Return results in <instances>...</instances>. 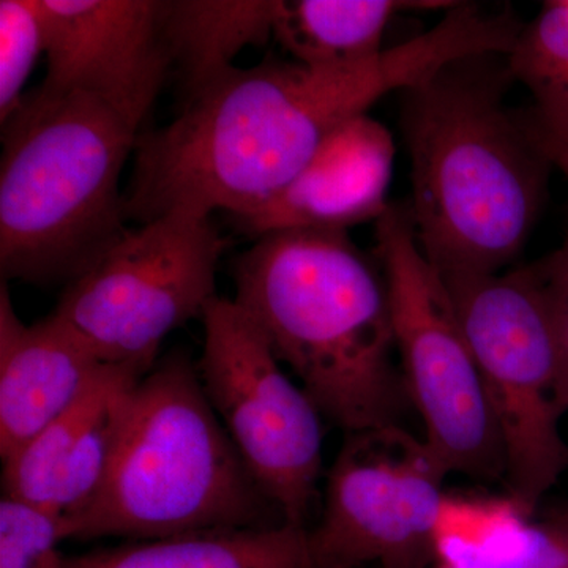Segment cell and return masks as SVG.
I'll return each instance as SVG.
<instances>
[{"instance_id": "obj_1", "label": "cell", "mask_w": 568, "mask_h": 568, "mask_svg": "<svg viewBox=\"0 0 568 568\" xmlns=\"http://www.w3.org/2000/svg\"><path fill=\"white\" fill-rule=\"evenodd\" d=\"M474 51L469 26L446 17L358 65L268 59L234 67L185 99L173 122L140 133L123 190L126 220L144 224L174 211L245 215L282 192L328 134Z\"/></svg>"}, {"instance_id": "obj_2", "label": "cell", "mask_w": 568, "mask_h": 568, "mask_svg": "<svg viewBox=\"0 0 568 568\" xmlns=\"http://www.w3.org/2000/svg\"><path fill=\"white\" fill-rule=\"evenodd\" d=\"M503 54L447 63L402 92L410 159L409 215L440 275L496 274L525 248L552 168L521 114Z\"/></svg>"}, {"instance_id": "obj_3", "label": "cell", "mask_w": 568, "mask_h": 568, "mask_svg": "<svg viewBox=\"0 0 568 568\" xmlns=\"http://www.w3.org/2000/svg\"><path fill=\"white\" fill-rule=\"evenodd\" d=\"M234 302L293 369L321 416L343 432L402 425L410 407L394 364L383 271L347 231H275L233 268Z\"/></svg>"}, {"instance_id": "obj_4", "label": "cell", "mask_w": 568, "mask_h": 568, "mask_svg": "<svg viewBox=\"0 0 568 568\" xmlns=\"http://www.w3.org/2000/svg\"><path fill=\"white\" fill-rule=\"evenodd\" d=\"M138 130L88 93H26L2 123L3 280L69 284L129 230L121 178Z\"/></svg>"}, {"instance_id": "obj_5", "label": "cell", "mask_w": 568, "mask_h": 568, "mask_svg": "<svg viewBox=\"0 0 568 568\" xmlns=\"http://www.w3.org/2000/svg\"><path fill=\"white\" fill-rule=\"evenodd\" d=\"M283 525L209 403L197 365L175 351L142 377L106 480L67 540H155Z\"/></svg>"}, {"instance_id": "obj_6", "label": "cell", "mask_w": 568, "mask_h": 568, "mask_svg": "<svg viewBox=\"0 0 568 568\" xmlns=\"http://www.w3.org/2000/svg\"><path fill=\"white\" fill-rule=\"evenodd\" d=\"M443 276L499 428L510 496L536 511L568 469L562 358L547 306L529 265Z\"/></svg>"}, {"instance_id": "obj_7", "label": "cell", "mask_w": 568, "mask_h": 568, "mask_svg": "<svg viewBox=\"0 0 568 568\" xmlns=\"http://www.w3.org/2000/svg\"><path fill=\"white\" fill-rule=\"evenodd\" d=\"M375 224L395 347L425 443L450 474L485 481L506 477L503 439L480 369L444 276L418 245L409 209L388 204Z\"/></svg>"}, {"instance_id": "obj_8", "label": "cell", "mask_w": 568, "mask_h": 568, "mask_svg": "<svg viewBox=\"0 0 568 568\" xmlns=\"http://www.w3.org/2000/svg\"><path fill=\"white\" fill-rule=\"evenodd\" d=\"M226 245L207 213H166L126 230L67 284L52 315L103 364L152 369L171 332L203 320Z\"/></svg>"}, {"instance_id": "obj_9", "label": "cell", "mask_w": 568, "mask_h": 568, "mask_svg": "<svg viewBox=\"0 0 568 568\" xmlns=\"http://www.w3.org/2000/svg\"><path fill=\"white\" fill-rule=\"evenodd\" d=\"M203 324L197 369L209 403L286 525L308 529L323 470V416L234 298L215 295Z\"/></svg>"}, {"instance_id": "obj_10", "label": "cell", "mask_w": 568, "mask_h": 568, "mask_svg": "<svg viewBox=\"0 0 568 568\" xmlns=\"http://www.w3.org/2000/svg\"><path fill=\"white\" fill-rule=\"evenodd\" d=\"M450 470L402 425L346 433L323 514L306 529L310 568H428Z\"/></svg>"}, {"instance_id": "obj_11", "label": "cell", "mask_w": 568, "mask_h": 568, "mask_svg": "<svg viewBox=\"0 0 568 568\" xmlns=\"http://www.w3.org/2000/svg\"><path fill=\"white\" fill-rule=\"evenodd\" d=\"M48 73L41 85L102 100L140 129L173 62L155 0H37Z\"/></svg>"}, {"instance_id": "obj_12", "label": "cell", "mask_w": 568, "mask_h": 568, "mask_svg": "<svg viewBox=\"0 0 568 568\" xmlns=\"http://www.w3.org/2000/svg\"><path fill=\"white\" fill-rule=\"evenodd\" d=\"M149 372L136 364L103 365L65 413L3 459V495L61 519L67 540V529L106 480L133 396Z\"/></svg>"}, {"instance_id": "obj_13", "label": "cell", "mask_w": 568, "mask_h": 568, "mask_svg": "<svg viewBox=\"0 0 568 568\" xmlns=\"http://www.w3.org/2000/svg\"><path fill=\"white\" fill-rule=\"evenodd\" d=\"M394 159V138L386 126L361 115L328 134L282 192L233 220L252 239L275 231H347L376 222L388 207Z\"/></svg>"}, {"instance_id": "obj_14", "label": "cell", "mask_w": 568, "mask_h": 568, "mask_svg": "<svg viewBox=\"0 0 568 568\" xmlns=\"http://www.w3.org/2000/svg\"><path fill=\"white\" fill-rule=\"evenodd\" d=\"M102 361L51 315L26 325L0 291V457L39 435L91 386Z\"/></svg>"}, {"instance_id": "obj_15", "label": "cell", "mask_w": 568, "mask_h": 568, "mask_svg": "<svg viewBox=\"0 0 568 568\" xmlns=\"http://www.w3.org/2000/svg\"><path fill=\"white\" fill-rule=\"evenodd\" d=\"M58 568H310L306 529L230 530L133 540L65 556Z\"/></svg>"}, {"instance_id": "obj_16", "label": "cell", "mask_w": 568, "mask_h": 568, "mask_svg": "<svg viewBox=\"0 0 568 568\" xmlns=\"http://www.w3.org/2000/svg\"><path fill=\"white\" fill-rule=\"evenodd\" d=\"M276 0L163 2L162 36L186 99L234 69L248 47L274 37Z\"/></svg>"}, {"instance_id": "obj_17", "label": "cell", "mask_w": 568, "mask_h": 568, "mask_svg": "<svg viewBox=\"0 0 568 568\" xmlns=\"http://www.w3.org/2000/svg\"><path fill=\"white\" fill-rule=\"evenodd\" d=\"M440 6L448 2L276 0L274 37L294 62L317 69L358 65L386 50L384 36L396 13Z\"/></svg>"}, {"instance_id": "obj_18", "label": "cell", "mask_w": 568, "mask_h": 568, "mask_svg": "<svg viewBox=\"0 0 568 568\" xmlns=\"http://www.w3.org/2000/svg\"><path fill=\"white\" fill-rule=\"evenodd\" d=\"M534 511L515 497L444 496L433 534L435 568H507L525 545Z\"/></svg>"}, {"instance_id": "obj_19", "label": "cell", "mask_w": 568, "mask_h": 568, "mask_svg": "<svg viewBox=\"0 0 568 568\" xmlns=\"http://www.w3.org/2000/svg\"><path fill=\"white\" fill-rule=\"evenodd\" d=\"M506 58L514 81L532 93L530 114L568 141V0L545 3L536 20L523 26Z\"/></svg>"}, {"instance_id": "obj_20", "label": "cell", "mask_w": 568, "mask_h": 568, "mask_svg": "<svg viewBox=\"0 0 568 568\" xmlns=\"http://www.w3.org/2000/svg\"><path fill=\"white\" fill-rule=\"evenodd\" d=\"M44 54L43 21L37 0L0 2V121L24 100V85Z\"/></svg>"}, {"instance_id": "obj_21", "label": "cell", "mask_w": 568, "mask_h": 568, "mask_svg": "<svg viewBox=\"0 0 568 568\" xmlns=\"http://www.w3.org/2000/svg\"><path fill=\"white\" fill-rule=\"evenodd\" d=\"M65 540L61 519L10 495L0 499V568H58Z\"/></svg>"}, {"instance_id": "obj_22", "label": "cell", "mask_w": 568, "mask_h": 568, "mask_svg": "<svg viewBox=\"0 0 568 568\" xmlns=\"http://www.w3.org/2000/svg\"><path fill=\"white\" fill-rule=\"evenodd\" d=\"M529 267L558 339L564 369V398L568 409V234L555 252Z\"/></svg>"}, {"instance_id": "obj_23", "label": "cell", "mask_w": 568, "mask_h": 568, "mask_svg": "<svg viewBox=\"0 0 568 568\" xmlns=\"http://www.w3.org/2000/svg\"><path fill=\"white\" fill-rule=\"evenodd\" d=\"M507 568H568V532L551 518L530 521L517 559Z\"/></svg>"}, {"instance_id": "obj_24", "label": "cell", "mask_w": 568, "mask_h": 568, "mask_svg": "<svg viewBox=\"0 0 568 568\" xmlns=\"http://www.w3.org/2000/svg\"><path fill=\"white\" fill-rule=\"evenodd\" d=\"M526 129L537 142L538 148L544 151L555 170L560 171L568 181V141L564 138L556 136L555 133L548 132L544 125L536 121L532 114L525 112L521 114Z\"/></svg>"}, {"instance_id": "obj_25", "label": "cell", "mask_w": 568, "mask_h": 568, "mask_svg": "<svg viewBox=\"0 0 568 568\" xmlns=\"http://www.w3.org/2000/svg\"><path fill=\"white\" fill-rule=\"evenodd\" d=\"M548 518H551L552 521L558 523L559 526H562L564 529L568 532V507L558 508V510H552L551 514L548 515Z\"/></svg>"}]
</instances>
